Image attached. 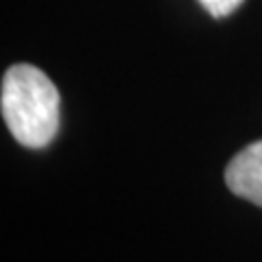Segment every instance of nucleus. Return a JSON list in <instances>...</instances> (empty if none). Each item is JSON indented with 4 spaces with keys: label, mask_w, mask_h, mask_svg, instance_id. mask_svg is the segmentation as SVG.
<instances>
[{
    "label": "nucleus",
    "mask_w": 262,
    "mask_h": 262,
    "mask_svg": "<svg viewBox=\"0 0 262 262\" xmlns=\"http://www.w3.org/2000/svg\"><path fill=\"white\" fill-rule=\"evenodd\" d=\"M0 110L11 136L27 149H44L59 131V92L48 75L31 63H15L5 72Z\"/></svg>",
    "instance_id": "1"
},
{
    "label": "nucleus",
    "mask_w": 262,
    "mask_h": 262,
    "mask_svg": "<svg viewBox=\"0 0 262 262\" xmlns=\"http://www.w3.org/2000/svg\"><path fill=\"white\" fill-rule=\"evenodd\" d=\"M225 184L236 196L262 208V140L234 155L225 168Z\"/></svg>",
    "instance_id": "2"
},
{
    "label": "nucleus",
    "mask_w": 262,
    "mask_h": 262,
    "mask_svg": "<svg viewBox=\"0 0 262 262\" xmlns=\"http://www.w3.org/2000/svg\"><path fill=\"white\" fill-rule=\"evenodd\" d=\"M199 3L212 18H225V15L238 9L243 0H199Z\"/></svg>",
    "instance_id": "3"
}]
</instances>
